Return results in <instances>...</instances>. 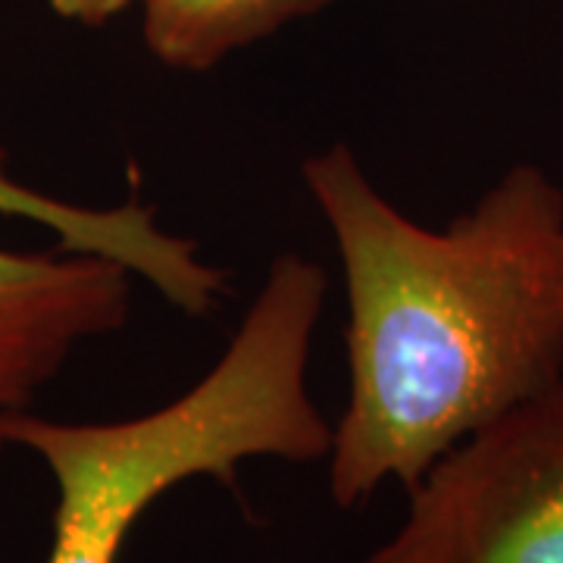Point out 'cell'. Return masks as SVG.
Wrapping results in <instances>:
<instances>
[{
    "label": "cell",
    "instance_id": "8992f818",
    "mask_svg": "<svg viewBox=\"0 0 563 563\" xmlns=\"http://www.w3.org/2000/svg\"><path fill=\"white\" fill-rule=\"evenodd\" d=\"M332 0H144L141 38L179 73H210L244 47L313 16Z\"/></svg>",
    "mask_w": 563,
    "mask_h": 563
},
{
    "label": "cell",
    "instance_id": "7a4b0ae2",
    "mask_svg": "<svg viewBox=\"0 0 563 563\" xmlns=\"http://www.w3.org/2000/svg\"><path fill=\"white\" fill-rule=\"evenodd\" d=\"M329 273L285 251L217 363L179 398L117 422H60L32 410L3 422L57 483L47 563H120L139 520L166 492L210 476L235 485L247 461L320 463L332 422L310 395V351Z\"/></svg>",
    "mask_w": 563,
    "mask_h": 563
},
{
    "label": "cell",
    "instance_id": "52a82bcc",
    "mask_svg": "<svg viewBox=\"0 0 563 563\" xmlns=\"http://www.w3.org/2000/svg\"><path fill=\"white\" fill-rule=\"evenodd\" d=\"M44 3L63 20L98 29V25H107L110 20H117L120 13H125L129 7L144 3V0H44Z\"/></svg>",
    "mask_w": 563,
    "mask_h": 563
},
{
    "label": "cell",
    "instance_id": "5b68a950",
    "mask_svg": "<svg viewBox=\"0 0 563 563\" xmlns=\"http://www.w3.org/2000/svg\"><path fill=\"white\" fill-rule=\"evenodd\" d=\"M0 217L44 225L57 244L76 251H95L129 266L139 282H147L163 301L185 317H207L220 307L232 279L201 254L198 242L163 229L157 210L139 198L117 207H85L51 198L22 185L0 147Z\"/></svg>",
    "mask_w": 563,
    "mask_h": 563
},
{
    "label": "cell",
    "instance_id": "277c9868",
    "mask_svg": "<svg viewBox=\"0 0 563 563\" xmlns=\"http://www.w3.org/2000/svg\"><path fill=\"white\" fill-rule=\"evenodd\" d=\"M135 282L95 251L0 247V451L3 422L25 413L81 344L129 322Z\"/></svg>",
    "mask_w": 563,
    "mask_h": 563
},
{
    "label": "cell",
    "instance_id": "6da1fadb",
    "mask_svg": "<svg viewBox=\"0 0 563 563\" xmlns=\"http://www.w3.org/2000/svg\"><path fill=\"white\" fill-rule=\"evenodd\" d=\"M301 181L344 285L347 391L329 495L413 492L448 451L563 376V188L514 163L448 225H422L335 141Z\"/></svg>",
    "mask_w": 563,
    "mask_h": 563
},
{
    "label": "cell",
    "instance_id": "3957f363",
    "mask_svg": "<svg viewBox=\"0 0 563 563\" xmlns=\"http://www.w3.org/2000/svg\"><path fill=\"white\" fill-rule=\"evenodd\" d=\"M407 498L361 563H563V376L448 451Z\"/></svg>",
    "mask_w": 563,
    "mask_h": 563
}]
</instances>
